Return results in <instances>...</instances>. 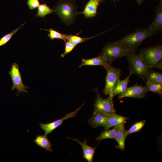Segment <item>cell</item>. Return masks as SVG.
I'll return each instance as SVG.
<instances>
[{
  "mask_svg": "<svg viewBox=\"0 0 162 162\" xmlns=\"http://www.w3.org/2000/svg\"><path fill=\"white\" fill-rule=\"evenodd\" d=\"M53 10L66 24L71 23L78 13L74 0H59Z\"/></svg>",
  "mask_w": 162,
  "mask_h": 162,
  "instance_id": "cell-3",
  "label": "cell"
},
{
  "mask_svg": "<svg viewBox=\"0 0 162 162\" xmlns=\"http://www.w3.org/2000/svg\"><path fill=\"white\" fill-rule=\"evenodd\" d=\"M112 0L115 3H116V1H119V0Z\"/></svg>",
  "mask_w": 162,
  "mask_h": 162,
  "instance_id": "cell-31",
  "label": "cell"
},
{
  "mask_svg": "<svg viewBox=\"0 0 162 162\" xmlns=\"http://www.w3.org/2000/svg\"><path fill=\"white\" fill-rule=\"evenodd\" d=\"M127 136V131L125 130L124 125L121 126L114 139L118 143L117 148L122 151H123L124 149L125 139Z\"/></svg>",
  "mask_w": 162,
  "mask_h": 162,
  "instance_id": "cell-17",
  "label": "cell"
},
{
  "mask_svg": "<svg viewBox=\"0 0 162 162\" xmlns=\"http://www.w3.org/2000/svg\"><path fill=\"white\" fill-rule=\"evenodd\" d=\"M53 11L52 9L46 4H40L38 8L36 16L40 17H44L46 15L52 14Z\"/></svg>",
  "mask_w": 162,
  "mask_h": 162,
  "instance_id": "cell-22",
  "label": "cell"
},
{
  "mask_svg": "<svg viewBox=\"0 0 162 162\" xmlns=\"http://www.w3.org/2000/svg\"></svg>",
  "mask_w": 162,
  "mask_h": 162,
  "instance_id": "cell-32",
  "label": "cell"
},
{
  "mask_svg": "<svg viewBox=\"0 0 162 162\" xmlns=\"http://www.w3.org/2000/svg\"><path fill=\"white\" fill-rule=\"evenodd\" d=\"M9 73L10 76L13 82V86L11 90L16 89L18 95L21 92L28 93V92L26 89L28 88L29 87L26 86L23 83L19 67L17 63L15 62L12 64Z\"/></svg>",
  "mask_w": 162,
  "mask_h": 162,
  "instance_id": "cell-8",
  "label": "cell"
},
{
  "mask_svg": "<svg viewBox=\"0 0 162 162\" xmlns=\"http://www.w3.org/2000/svg\"><path fill=\"white\" fill-rule=\"evenodd\" d=\"M93 91L97 94L93 112L106 116L116 113L113 104V96L109 95L108 98H104L97 89L94 88Z\"/></svg>",
  "mask_w": 162,
  "mask_h": 162,
  "instance_id": "cell-5",
  "label": "cell"
},
{
  "mask_svg": "<svg viewBox=\"0 0 162 162\" xmlns=\"http://www.w3.org/2000/svg\"><path fill=\"white\" fill-rule=\"evenodd\" d=\"M156 34L148 28L138 29L116 41L127 48L136 50L145 40Z\"/></svg>",
  "mask_w": 162,
  "mask_h": 162,
  "instance_id": "cell-1",
  "label": "cell"
},
{
  "mask_svg": "<svg viewBox=\"0 0 162 162\" xmlns=\"http://www.w3.org/2000/svg\"><path fill=\"white\" fill-rule=\"evenodd\" d=\"M139 55L148 68H155L162 60V45H159L141 50Z\"/></svg>",
  "mask_w": 162,
  "mask_h": 162,
  "instance_id": "cell-4",
  "label": "cell"
},
{
  "mask_svg": "<svg viewBox=\"0 0 162 162\" xmlns=\"http://www.w3.org/2000/svg\"><path fill=\"white\" fill-rule=\"evenodd\" d=\"M47 135H38L34 139L35 144L39 147L45 150L52 152V144L46 136Z\"/></svg>",
  "mask_w": 162,
  "mask_h": 162,
  "instance_id": "cell-18",
  "label": "cell"
},
{
  "mask_svg": "<svg viewBox=\"0 0 162 162\" xmlns=\"http://www.w3.org/2000/svg\"><path fill=\"white\" fill-rule=\"evenodd\" d=\"M156 34L162 29V0H160L155 8V14L153 20L148 27Z\"/></svg>",
  "mask_w": 162,
  "mask_h": 162,
  "instance_id": "cell-11",
  "label": "cell"
},
{
  "mask_svg": "<svg viewBox=\"0 0 162 162\" xmlns=\"http://www.w3.org/2000/svg\"><path fill=\"white\" fill-rule=\"evenodd\" d=\"M136 50L127 48L116 42L106 43L103 47L100 55L108 62L135 53Z\"/></svg>",
  "mask_w": 162,
  "mask_h": 162,
  "instance_id": "cell-2",
  "label": "cell"
},
{
  "mask_svg": "<svg viewBox=\"0 0 162 162\" xmlns=\"http://www.w3.org/2000/svg\"><path fill=\"white\" fill-rule=\"evenodd\" d=\"M65 43L64 52L61 55V56L62 57H64L66 55L70 52L76 46L68 40L65 42Z\"/></svg>",
  "mask_w": 162,
  "mask_h": 162,
  "instance_id": "cell-28",
  "label": "cell"
},
{
  "mask_svg": "<svg viewBox=\"0 0 162 162\" xmlns=\"http://www.w3.org/2000/svg\"><path fill=\"white\" fill-rule=\"evenodd\" d=\"M121 126L114 127L111 130H104V131L101 133L99 136L96 138V140L100 141L106 139H114Z\"/></svg>",
  "mask_w": 162,
  "mask_h": 162,
  "instance_id": "cell-20",
  "label": "cell"
},
{
  "mask_svg": "<svg viewBox=\"0 0 162 162\" xmlns=\"http://www.w3.org/2000/svg\"><path fill=\"white\" fill-rule=\"evenodd\" d=\"M109 63L103 57L100 55L90 59L83 58L79 67L81 68L85 66L100 65L103 66L105 68L108 65Z\"/></svg>",
  "mask_w": 162,
  "mask_h": 162,
  "instance_id": "cell-14",
  "label": "cell"
},
{
  "mask_svg": "<svg viewBox=\"0 0 162 162\" xmlns=\"http://www.w3.org/2000/svg\"><path fill=\"white\" fill-rule=\"evenodd\" d=\"M104 0H89L82 12L87 18H92L96 15L97 10L100 4Z\"/></svg>",
  "mask_w": 162,
  "mask_h": 162,
  "instance_id": "cell-13",
  "label": "cell"
},
{
  "mask_svg": "<svg viewBox=\"0 0 162 162\" xmlns=\"http://www.w3.org/2000/svg\"><path fill=\"white\" fill-rule=\"evenodd\" d=\"M42 30L49 32L48 36L51 40H53L55 39H60L63 40L65 42L67 40V35L62 34L52 28L49 29H42Z\"/></svg>",
  "mask_w": 162,
  "mask_h": 162,
  "instance_id": "cell-24",
  "label": "cell"
},
{
  "mask_svg": "<svg viewBox=\"0 0 162 162\" xmlns=\"http://www.w3.org/2000/svg\"><path fill=\"white\" fill-rule=\"evenodd\" d=\"M27 4L30 10L38 8L40 4L39 0H27Z\"/></svg>",
  "mask_w": 162,
  "mask_h": 162,
  "instance_id": "cell-29",
  "label": "cell"
},
{
  "mask_svg": "<svg viewBox=\"0 0 162 162\" xmlns=\"http://www.w3.org/2000/svg\"><path fill=\"white\" fill-rule=\"evenodd\" d=\"M84 104L85 103L82 104L81 106L74 111L68 113L62 118L46 124L40 123L39 125L40 128L44 130L45 135H47L52 133L54 130L62 125V123L66 119L70 118L75 117Z\"/></svg>",
  "mask_w": 162,
  "mask_h": 162,
  "instance_id": "cell-9",
  "label": "cell"
},
{
  "mask_svg": "<svg viewBox=\"0 0 162 162\" xmlns=\"http://www.w3.org/2000/svg\"><path fill=\"white\" fill-rule=\"evenodd\" d=\"M146 123V120H144L134 124L127 131L128 135L140 130L144 126Z\"/></svg>",
  "mask_w": 162,
  "mask_h": 162,
  "instance_id": "cell-27",
  "label": "cell"
},
{
  "mask_svg": "<svg viewBox=\"0 0 162 162\" xmlns=\"http://www.w3.org/2000/svg\"><path fill=\"white\" fill-rule=\"evenodd\" d=\"M146 80L152 83L162 84V73L151 70L147 75Z\"/></svg>",
  "mask_w": 162,
  "mask_h": 162,
  "instance_id": "cell-21",
  "label": "cell"
},
{
  "mask_svg": "<svg viewBox=\"0 0 162 162\" xmlns=\"http://www.w3.org/2000/svg\"><path fill=\"white\" fill-rule=\"evenodd\" d=\"M132 74L133 72L130 70L129 75L125 79L119 80L113 92L112 96L113 97L117 95H121L126 91L127 88L129 79L130 76Z\"/></svg>",
  "mask_w": 162,
  "mask_h": 162,
  "instance_id": "cell-19",
  "label": "cell"
},
{
  "mask_svg": "<svg viewBox=\"0 0 162 162\" xmlns=\"http://www.w3.org/2000/svg\"><path fill=\"white\" fill-rule=\"evenodd\" d=\"M26 24L24 22L19 27L14 30L12 32L5 34L0 38V47L6 44L11 39L12 36L17 33L18 30Z\"/></svg>",
  "mask_w": 162,
  "mask_h": 162,
  "instance_id": "cell-26",
  "label": "cell"
},
{
  "mask_svg": "<svg viewBox=\"0 0 162 162\" xmlns=\"http://www.w3.org/2000/svg\"><path fill=\"white\" fill-rule=\"evenodd\" d=\"M148 91L157 94L160 96L162 94V84H155L146 81L145 86Z\"/></svg>",
  "mask_w": 162,
  "mask_h": 162,
  "instance_id": "cell-23",
  "label": "cell"
},
{
  "mask_svg": "<svg viewBox=\"0 0 162 162\" xmlns=\"http://www.w3.org/2000/svg\"><path fill=\"white\" fill-rule=\"evenodd\" d=\"M93 37H82L77 35L70 34L67 35V40L69 41L73 44L76 46L78 44L89 40Z\"/></svg>",
  "mask_w": 162,
  "mask_h": 162,
  "instance_id": "cell-25",
  "label": "cell"
},
{
  "mask_svg": "<svg viewBox=\"0 0 162 162\" xmlns=\"http://www.w3.org/2000/svg\"><path fill=\"white\" fill-rule=\"evenodd\" d=\"M137 3L140 5L143 2V0H136Z\"/></svg>",
  "mask_w": 162,
  "mask_h": 162,
  "instance_id": "cell-30",
  "label": "cell"
},
{
  "mask_svg": "<svg viewBox=\"0 0 162 162\" xmlns=\"http://www.w3.org/2000/svg\"><path fill=\"white\" fill-rule=\"evenodd\" d=\"M72 139L78 142L82 146L83 150V158L88 162H92L96 147L94 148L88 146L86 139L84 142H80L77 139L72 138Z\"/></svg>",
  "mask_w": 162,
  "mask_h": 162,
  "instance_id": "cell-15",
  "label": "cell"
},
{
  "mask_svg": "<svg viewBox=\"0 0 162 162\" xmlns=\"http://www.w3.org/2000/svg\"><path fill=\"white\" fill-rule=\"evenodd\" d=\"M127 57L129 68L133 74L138 76L145 81L146 77L151 69L148 68L139 54L131 53Z\"/></svg>",
  "mask_w": 162,
  "mask_h": 162,
  "instance_id": "cell-7",
  "label": "cell"
},
{
  "mask_svg": "<svg viewBox=\"0 0 162 162\" xmlns=\"http://www.w3.org/2000/svg\"><path fill=\"white\" fill-rule=\"evenodd\" d=\"M128 119V117L118 115L115 113L107 115L104 130H109L112 127L124 125Z\"/></svg>",
  "mask_w": 162,
  "mask_h": 162,
  "instance_id": "cell-12",
  "label": "cell"
},
{
  "mask_svg": "<svg viewBox=\"0 0 162 162\" xmlns=\"http://www.w3.org/2000/svg\"><path fill=\"white\" fill-rule=\"evenodd\" d=\"M105 69L107 71L106 85L102 92L106 95L112 96L113 92L120 80L122 70L113 67L110 63Z\"/></svg>",
  "mask_w": 162,
  "mask_h": 162,
  "instance_id": "cell-6",
  "label": "cell"
},
{
  "mask_svg": "<svg viewBox=\"0 0 162 162\" xmlns=\"http://www.w3.org/2000/svg\"><path fill=\"white\" fill-rule=\"evenodd\" d=\"M107 116L94 112L91 118L88 120L90 125L93 128L104 127L105 126Z\"/></svg>",
  "mask_w": 162,
  "mask_h": 162,
  "instance_id": "cell-16",
  "label": "cell"
},
{
  "mask_svg": "<svg viewBox=\"0 0 162 162\" xmlns=\"http://www.w3.org/2000/svg\"><path fill=\"white\" fill-rule=\"evenodd\" d=\"M148 91L146 87L139 86L137 83L131 87L127 88L122 94L118 95L119 99L124 98H141L145 97Z\"/></svg>",
  "mask_w": 162,
  "mask_h": 162,
  "instance_id": "cell-10",
  "label": "cell"
}]
</instances>
